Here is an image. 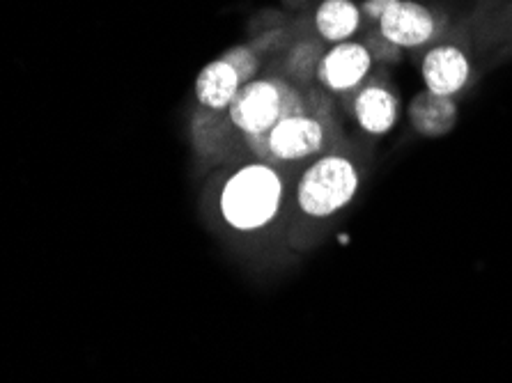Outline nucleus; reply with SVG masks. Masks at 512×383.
Masks as SVG:
<instances>
[{"instance_id":"f257e3e1","label":"nucleus","mask_w":512,"mask_h":383,"mask_svg":"<svg viewBox=\"0 0 512 383\" xmlns=\"http://www.w3.org/2000/svg\"><path fill=\"white\" fill-rule=\"evenodd\" d=\"M283 182L269 163H248L228 177L219 195L223 221L239 232L269 225L281 211Z\"/></svg>"},{"instance_id":"f03ea898","label":"nucleus","mask_w":512,"mask_h":383,"mask_svg":"<svg viewBox=\"0 0 512 383\" xmlns=\"http://www.w3.org/2000/svg\"><path fill=\"white\" fill-rule=\"evenodd\" d=\"M304 99L283 78H255L239 90L228 108L230 122L246 138L258 140L287 115L304 113Z\"/></svg>"},{"instance_id":"7ed1b4c3","label":"nucleus","mask_w":512,"mask_h":383,"mask_svg":"<svg viewBox=\"0 0 512 383\" xmlns=\"http://www.w3.org/2000/svg\"><path fill=\"white\" fill-rule=\"evenodd\" d=\"M359 184L361 173L349 156H320L299 179L297 205L310 218H329L356 198Z\"/></svg>"},{"instance_id":"20e7f679","label":"nucleus","mask_w":512,"mask_h":383,"mask_svg":"<svg viewBox=\"0 0 512 383\" xmlns=\"http://www.w3.org/2000/svg\"><path fill=\"white\" fill-rule=\"evenodd\" d=\"M251 145L265 159L276 161H301L324 150L327 145V129L320 117L310 113H294L283 117L274 129Z\"/></svg>"},{"instance_id":"39448f33","label":"nucleus","mask_w":512,"mask_h":383,"mask_svg":"<svg viewBox=\"0 0 512 383\" xmlns=\"http://www.w3.org/2000/svg\"><path fill=\"white\" fill-rule=\"evenodd\" d=\"M379 37L395 49H418L430 44L441 33V21L428 5L414 0H398L386 7L377 21Z\"/></svg>"},{"instance_id":"423d86ee","label":"nucleus","mask_w":512,"mask_h":383,"mask_svg":"<svg viewBox=\"0 0 512 383\" xmlns=\"http://www.w3.org/2000/svg\"><path fill=\"white\" fill-rule=\"evenodd\" d=\"M372 65H375V56H372L370 46L352 39V42L333 44L329 51H324L315 78L324 90L333 92V95H347V92L363 88L372 72Z\"/></svg>"},{"instance_id":"0eeeda50","label":"nucleus","mask_w":512,"mask_h":383,"mask_svg":"<svg viewBox=\"0 0 512 383\" xmlns=\"http://www.w3.org/2000/svg\"><path fill=\"white\" fill-rule=\"evenodd\" d=\"M425 90L441 97H457L471 78V60L457 44H437L421 62Z\"/></svg>"},{"instance_id":"6e6552de","label":"nucleus","mask_w":512,"mask_h":383,"mask_svg":"<svg viewBox=\"0 0 512 383\" xmlns=\"http://www.w3.org/2000/svg\"><path fill=\"white\" fill-rule=\"evenodd\" d=\"M352 113L366 134L386 136L400 120V99L386 83L370 81L356 90Z\"/></svg>"},{"instance_id":"1a4fd4ad","label":"nucleus","mask_w":512,"mask_h":383,"mask_svg":"<svg viewBox=\"0 0 512 383\" xmlns=\"http://www.w3.org/2000/svg\"><path fill=\"white\" fill-rule=\"evenodd\" d=\"M244 88L242 76L237 69L230 65L228 60L216 58L200 69L193 83V92H196L198 104L207 108V111H228L232 101L237 99L239 90Z\"/></svg>"},{"instance_id":"9d476101","label":"nucleus","mask_w":512,"mask_h":383,"mask_svg":"<svg viewBox=\"0 0 512 383\" xmlns=\"http://www.w3.org/2000/svg\"><path fill=\"white\" fill-rule=\"evenodd\" d=\"M457 115H460V111H457L453 97L434 95L430 90H423L409 104L411 127L425 138H441L448 131H453Z\"/></svg>"},{"instance_id":"9b49d317","label":"nucleus","mask_w":512,"mask_h":383,"mask_svg":"<svg viewBox=\"0 0 512 383\" xmlns=\"http://www.w3.org/2000/svg\"><path fill=\"white\" fill-rule=\"evenodd\" d=\"M363 10L354 0H322L315 10V30L322 42L343 44L352 42L359 33Z\"/></svg>"},{"instance_id":"f8f14e48","label":"nucleus","mask_w":512,"mask_h":383,"mask_svg":"<svg viewBox=\"0 0 512 383\" xmlns=\"http://www.w3.org/2000/svg\"><path fill=\"white\" fill-rule=\"evenodd\" d=\"M324 56L317 42H301L290 51V58H287V69L294 78L299 81H310V76L317 74V65Z\"/></svg>"},{"instance_id":"ddd939ff","label":"nucleus","mask_w":512,"mask_h":383,"mask_svg":"<svg viewBox=\"0 0 512 383\" xmlns=\"http://www.w3.org/2000/svg\"><path fill=\"white\" fill-rule=\"evenodd\" d=\"M221 58L228 60L230 65L237 69V74L242 76L244 85L255 81V74H258V69H260V60H258V56H255V51L251 49V46H235V49L223 53Z\"/></svg>"},{"instance_id":"4468645a","label":"nucleus","mask_w":512,"mask_h":383,"mask_svg":"<svg viewBox=\"0 0 512 383\" xmlns=\"http://www.w3.org/2000/svg\"><path fill=\"white\" fill-rule=\"evenodd\" d=\"M391 3H379V0H366V3L361 5V10H363V14H366V17H370L372 21H379L384 17V12H386V7H389Z\"/></svg>"},{"instance_id":"2eb2a0df","label":"nucleus","mask_w":512,"mask_h":383,"mask_svg":"<svg viewBox=\"0 0 512 383\" xmlns=\"http://www.w3.org/2000/svg\"><path fill=\"white\" fill-rule=\"evenodd\" d=\"M379 3H398V0H379Z\"/></svg>"}]
</instances>
